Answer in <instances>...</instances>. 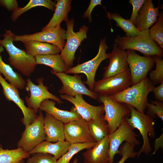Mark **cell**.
I'll use <instances>...</instances> for the list:
<instances>
[{
	"instance_id": "6da1fadb",
	"label": "cell",
	"mask_w": 163,
	"mask_h": 163,
	"mask_svg": "<svg viewBox=\"0 0 163 163\" xmlns=\"http://www.w3.org/2000/svg\"><path fill=\"white\" fill-rule=\"evenodd\" d=\"M15 34L10 30L5 29L4 38L0 39V45L6 50L11 66L24 76L29 77L34 71L37 64L34 57L26 51L20 49L14 44Z\"/></svg>"
},
{
	"instance_id": "7a4b0ae2",
	"label": "cell",
	"mask_w": 163,
	"mask_h": 163,
	"mask_svg": "<svg viewBox=\"0 0 163 163\" xmlns=\"http://www.w3.org/2000/svg\"><path fill=\"white\" fill-rule=\"evenodd\" d=\"M154 87L147 77L139 83L110 96L116 101L131 106L138 111L144 113L148 103V94L152 92Z\"/></svg>"
},
{
	"instance_id": "3957f363",
	"label": "cell",
	"mask_w": 163,
	"mask_h": 163,
	"mask_svg": "<svg viewBox=\"0 0 163 163\" xmlns=\"http://www.w3.org/2000/svg\"><path fill=\"white\" fill-rule=\"evenodd\" d=\"M114 42L119 48L123 50H136L146 56H157L161 58L163 56V50L150 37L149 29L142 31L141 34L134 37L117 35Z\"/></svg>"
},
{
	"instance_id": "277c9868",
	"label": "cell",
	"mask_w": 163,
	"mask_h": 163,
	"mask_svg": "<svg viewBox=\"0 0 163 163\" xmlns=\"http://www.w3.org/2000/svg\"><path fill=\"white\" fill-rule=\"evenodd\" d=\"M127 105L131 112L129 117L125 118L126 120L133 129H136L139 130L143 140V145L137 152V156L138 157L142 152L148 155L152 150L148 136L151 138L155 137L154 118L131 106Z\"/></svg>"
},
{
	"instance_id": "5b68a950",
	"label": "cell",
	"mask_w": 163,
	"mask_h": 163,
	"mask_svg": "<svg viewBox=\"0 0 163 163\" xmlns=\"http://www.w3.org/2000/svg\"><path fill=\"white\" fill-rule=\"evenodd\" d=\"M108 48L106 42V38L104 37L99 42L98 51L95 56L88 61L68 69L65 73L75 74L84 73L87 77L85 83L88 86L90 90L94 91L95 82V77L97 69L103 61L109 58L110 53H106Z\"/></svg>"
},
{
	"instance_id": "8992f818",
	"label": "cell",
	"mask_w": 163,
	"mask_h": 163,
	"mask_svg": "<svg viewBox=\"0 0 163 163\" xmlns=\"http://www.w3.org/2000/svg\"><path fill=\"white\" fill-rule=\"evenodd\" d=\"M74 20L72 18L66 22L67 26L66 42L60 54L68 69L73 65L75 55L82 42L87 37V32L88 27L83 25L79 29V31H73Z\"/></svg>"
},
{
	"instance_id": "52a82bcc",
	"label": "cell",
	"mask_w": 163,
	"mask_h": 163,
	"mask_svg": "<svg viewBox=\"0 0 163 163\" xmlns=\"http://www.w3.org/2000/svg\"><path fill=\"white\" fill-rule=\"evenodd\" d=\"M97 99L104 106V118L110 133L118 128L124 118L129 117L131 111L127 105L114 101L110 96L99 94Z\"/></svg>"
},
{
	"instance_id": "ba28073f",
	"label": "cell",
	"mask_w": 163,
	"mask_h": 163,
	"mask_svg": "<svg viewBox=\"0 0 163 163\" xmlns=\"http://www.w3.org/2000/svg\"><path fill=\"white\" fill-rule=\"evenodd\" d=\"M44 119L42 111L39 110L36 120L30 125L25 126L21 137L17 144L18 148H21L29 153L37 146L46 140Z\"/></svg>"
},
{
	"instance_id": "9c48e42d",
	"label": "cell",
	"mask_w": 163,
	"mask_h": 163,
	"mask_svg": "<svg viewBox=\"0 0 163 163\" xmlns=\"http://www.w3.org/2000/svg\"><path fill=\"white\" fill-rule=\"evenodd\" d=\"M132 85L129 68L114 76L95 82L94 91L107 96H111L120 92Z\"/></svg>"
},
{
	"instance_id": "30bf717a",
	"label": "cell",
	"mask_w": 163,
	"mask_h": 163,
	"mask_svg": "<svg viewBox=\"0 0 163 163\" xmlns=\"http://www.w3.org/2000/svg\"><path fill=\"white\" fill-rule=\"evenodd\" d=\"M139 136L127 123L125 118L121 124L114 131L108 135L109 143V162L113 163L116 154L120 155L119 148L123 142H126L135 145H138L139 140L137 137Z\"/></svg>"
},
{
	"instance_id": "8fae6325",
	"label": "cell",
	"mask_w": 163,
	"mask_h": 163,
	"mask_svg": "<svg viewBox=\"0 0 163 163\" xmlns=\"http://www.w3.org/2000/svg\"><path fill=\"white\" fill-rule=\"evenodd\" d=\"M127 60L130 73L132 85L136 84L145 78L153 67L155 61L153 56H142L135 51L127 50Z\"/></svg>"
},
{
	"instance_id": "7c38bea8",
	"label": "cell",
	"mask_w": 163,
	"mask_h": 163,
	"mask_svg": "<svg viewBox=\"0 0 163 163\" xmlns=\"http://www.w3.org/2000/svg\"><path fill=\"white\" fill-rule=\"evenodd\" d=\"M43 79L40 78L37 79L38 85L34 84L29 78L26 80L25 89L30 91V97L26 96L25 100L27 107L32 109L37 114V113L40 104L43 101L49 99L56 102L59 104L63 102L58 97L50 92L48 87L43 83Z\"/></svg>"
},
{
	"instance_id": "4fadbf2b",
	"label": "cell",
	"mask_w": 163,
	"mask_h": 163,
	"mask_svg": "<svg viewBox=\"0 0 163 163\" xmlns=\"http://www.w3.org/2000/svg\"><path fill=\"white\" fill-rule=\"evenodd\" d=\"M66 31L59 25L52 28L31 34L15 35L14 40L23 43L33 40L49 43L56 45L61 51L66 43Z\"/></svg>"
},
{
	"instance_id": "5bb4252c",
	"label": "cell",
	"mask_w": 163,
	"mask_h": 163,
	"mask_svg": "<svg viewBox=\"0 0 163 163\" xmlns=\"http://www.w3.org/2000/svg\"><path fill=\"white\" fill-rule=\"evenodd\" d=\"M51 72L58 77L62 83V87L58 91L59 94L72 97L81 94L94 99L98 98V94L91 91L86 87L82 80V76L77 74L71 75L64 72H55L52 70Z\"/></svg>"
},
{
	"instance_id": "9a60e30c",
	"label": "cell",
	"mask_w": 163,
	"mask_h": 163,
	"mask_svg": "<svg viewBox=\"0 0 163 163\" xmlns=\"http://www.w3.org/2000/svg\"><path fill=\"white\" fill-rule=\"evenodd\" d=\"M0 84L3 88V94L6 99L15 103L21 109L23 117L21 121L25 126L32 123L37 115L33 110L26 107L23 100L20 96L18 89L13 85L8 83L0 74Z\"/></svg>"
},
{
	"instance_id": "2e32d148",
	"label": "cell",
	"mask_w": 163,
	"mask_h": 163,
	"mask_svg": "<svg viewBox=\"0 0 163 163\" xmlns=\"http://www.w3.org/2000/svg\"><path fill=\"white\" fill-rule=\"evenodd\" d=\"M65 139L70 144L96 142L92 136L88 122L82 119L64 124Z\"/></svg>"
},
{
	"instance_id": "e0dca14e",
	"label": "cell",
	"mask_w": 163,
	"mask_h": 163,
	"mask_svg": "<svg viewBox=\"0 0 163 163\" xmlns=\"http://www.w3.org/2000/svg\"><path fill=\"white\" fill-rule=\"evenodd\" d=\"M82 95L77 94L74 97H72L61 94L60 97L62 99L73 104L82 119L87 122L103 115L104 110L103 104L98 106L91 105L85 101Z\"/></svg>"
},
{
	"instance_id": "ac0fdd59",
	"label": "cell",
	"mask_w": 163,
	"mask_h": 163,
	"mask_svg": "<svg viewBox=\"0 0 163 163\" xmlns=\"http://www.w3.org/2000/svg\"><path fill=\"white\" fill-rule=\"evenodd\" d=\"M159 3L157 7H155L152 0H145L133 23L139 31L149 29L156 22L160 13Z\"/></svg>"
},
{
	"instance_id": "d6986e66",
	"label": "cell",
	"mask_w": 163,
	"mask_h": 163,
	"mask_svg": "<svg viewBox=\"0 0 163 163\" xmlns=\"http://www.w3.org/2000/svg\"><path fill=\"white\" fill-rule=\"evenodd\" d=\"M108 59L109 63L107 66L104 68L103 78L114 76L129 68L126 50L120 49L114 43Z\"/></svg>"
},
{
	"instance_id": "ffe728a7",
	"label": "cell",
	"mask_w": 163,
	"mask_h": 163,
	"mask_svg": "<svg viewBox=\"0 0 163 163\" xmlns=\"http://www.w3.org/2000/svg\"><path fill=\"white\" fill-rule=\"evenodd\" d=\"M56 104L54 101L46 99L41 103L39 110L51 114L64 124L83 119L74 106L69 111L61 110L56 107Z\"/></svg>"
},
{
	"instance_id": "44dd1931",
	"label": "cell",
	"mask_w": 163,
	"mask_h": 163,
	"mask_svg": "<svg viewBox=\"0 0 163 163\" xmlns=\"http://www.w3.org/2000/svg\"><path fill=\"white\" fill-rule=\"evenodd\" d=\"M82 153L84 163H109L108 136Z\"/></svg>"
},
{
	"instance_id": "7402d4cb",
	"label": "cell",
	"mask_w": 163,
	"mask_h": 163,
	"mask_svg": "<svg viewBox=\"0 0 163 163\" xmlns=\"http://www.w3.org/2000/svg\"><path fill=\"white\" fill-rule=\"evenodd\" d=\"M44 126L46 141L55 143L65 140L64 124L47 113L44 117Z\"/></svg>"
},
{
	"instance_id": "603a6c76",
	"label": "cell",
	"mask_w": 163,
	"mask_h": 163,
	"mask_svg": "<svg viewBox=\"0 0 163 163\" xmlns=\"http://www.w3.org/2000/svg\"><path fill=\"white\" fill-rule=\"evenodd\" d=\"M71 144L66 141H60L52 143L43 141L33 149L29 154L32 155L37 153L50 154L57 159L61 157L68 150Z\"/></svg>"
},
{
	"instance_id": "cb8c5ba5",
	"label": "cell",
	"mask_w": 163,
	"mask_h": 163,
	"mask_svg": "<svg viewBox=\"0 0 163 163\" xmlns=\"http://www.w3.org/2000/svg\"><path fill=\"white\" fill-rule=\"evenodd\" d=\"M56 9L53 15L48 23L42 29L44 30L60 25L63 21L68 20V15L71 8V0H56Z\"/></svg>"
},
{
	"instance_id": "d4e9b609",
	"label": "cell",
	"mask_w": 163,
	"mask_h": 163,
	"mask_svg": "<svg viewBox=\"0 0 163 163\" xmlns=\"http://www.w3.org/2000/svg\"><path fill=\"white\" fill-rule=\"evenodd\" d=\"M25 51L31 55L37 56L59 54L60 49L55 45L36 41H29L23 43Z\"/></svg>"
},
{
	"instance_id": "484cf974",
	"label": "cell",
	"mask_w": 163,
	"mask_h": 163,
	"mask_svg": "<svg viewBox=\"0 0 163 163\" xmlns=\"http://www.w3.org/2000/svg\"><path fill=\"white\" fill-rule=\"evenodd\" d=\"M4 51V47L0 45V74L3 75L5 79L10 83L18 89H22L25 88L26 82L21 75L14 71L9 65L3 61L1 54Z\"/></svg>"
},
{
	"instance_id": "4316f807",
	"label": "cell",
	"mask_w": 163,
	"mask_h": 163,
	"mask_svg": "<svg viewBox=\"0 0 163 163\" xmlns=\"http://www.w3.org/2000/svg\"><path fill=\"white\" fill-rule=\"evenodd\" d=\"M88 123L90 133L96 142L108 136L110 133L104 115L91 120Z\"/></svg>"
},
{
	"instance_id": "83f0119b",
	"label": "cell",
	"mask_w": 163,
	"mask_h": 163,
	"mask_svg": "<svg viewBox=\"0 0 163 163\" xmlns=\"http://www.w3.org/2000/svg\"><path fill=\"white\" fill-rule=\"evenodd\" d=\"M35 58L37 65L42 64L49 66L55 72H65L68 69L60 54L38 56Z\"/></svg>"
},
{
	"instance_id": "f1b7e54d",
	"label": "cell",
	"mask_w": 163,
	"mask_h": 163,
	"mask_svg": "<svg viewBox=\"0 0 163 163\" xmlns=\"http://www.w3.org/2000/svg\"><path fill=\"white\" fill-rule=\"evenodd\" d=\"M30 155L21 148L9 150L0 147V163H24V159Z\"/></svg>"
},
{
	"instance_id": "f546056e",
	"label": "cell",
	"mask_w": 163,
	"mask_h": 163,
	"mask_svg": "<svg viewBox=\"0 0 163 163\" xmlns=\"http://www.w3.org/2000/svg\"><path fill=\"white\" fill-rule=\"evenodd\" d=\"M107 17L110 20L111 19L114 20L116 22L117 26L121 28L125 32L126 36L134 37L141 33L142 31H139L129 19L124 18L118 13L107 12Z\"/></svg>"
},
{
	"instance_id": "4dcf8cb0",
	"label": "cell",
	"mask_w": 163,
	"mask_h": 163,
	"mask_svg": "<svg viewBox=\"0 0 163 163\" xmlns=\"http://www.w3.org/2000/svg\"><path fill=\"white\" fill-rule=\"evenodd\" d=\"M56 3L51 0H30L25 6L20 7L12 12L11 18L14 21H16L23 14L31 9L38 6H43L54 11L56 9Z\"/></svg>"
},
{
	"instance_id": "1f68e13d",
	"label": "cell",
	"mask_w": 163,
	"mask_h": 163,
	"mask_svg": "<svg viewBox=\"0 0 163 163\" xmlns=\"http://www.w3.org/2000/svg\"><path fill=\"white\" fill-rule=\"evenodd\" d=\"M96 142L71 144L67 152L57 160L56 163H69L73 156L85 149L94 146Z\"/></svg>"
},
{
	"instance_id": "d6a6232c",
	"label": "cell",
	"mask_w": 163,
	"mask_h": 163,
	"mask_svg": "<svg viewBox=\"0 0 163 163\" xmlns=\"http://www.w3.org/2000/svg\"><path fill=\"white\" fill-rule=\"evenodd\" d=\"M149 35L151 38L159 46L163 49V12L159 13L158 19L154 26L149 29Z\"/></svg>"
},
{
	"instance_id": "836d02e7",
	"label": "cell",
	"mask_w": 163,
	"mask_h": 163,
	"mask_svg": "<svg viewBox=\"0 0 163 163\" xmlns=\"http://www.w3.org/2000/svg\"><path fill=\"white\" fill-rule=\"evenodd\" d=\"M156 64L155 69L149 73V79L153 84H160L163 82V60L162 58L153 56Z\"/></svg>"
},
{
	"instance_id": "e575fe53",
	"label": "cell",
	"mask_w": 163,
	"mask_h": 163,
	"mask_svg": "<svg viewBox=\"0 0 163 163\" xmlns=\"http://www.w3.org/2000/svg\"><path fill=\"white\" fill-rule=\"evenodd\" d=\"M147 114L153 118L156 117L163 120V102L155 100L148 103L147 106Z\"/></svg>"
},
{
	"instance_id": "d590c367",
	"label": "cell",
	"mask_w": 163,
	"mask_h": 163,
	"mask_svg": "<svg viewBox=\"0 0 163 163\" xmlns=\"http://www.w3.org/2000/svg\"><path fill=\"white\" fill-rule=\"evenodd\" d=\"M31 155L26 163H56L57 161L55 157L49 153H37Z\"/></svg>"
},
{
	"instance_id": "8d00e7d4",
	"label": "cell",
	"mask_w": 163,
	"mask_h": 163,
	"mask_svg": "<svg viewBox=\"0 0 163 163\" xmlns=\"http://www.w3.org/2000/svg\"><path fill=\"white\" fill-rule=\"evenodd\" d=\"M122 144L119 148L120 155L122 156L117 163H124L129 158H134L137 155V152L134 151L135 146L126 142Z\"/></svg>"
},
{
	"instance_id": "74e56055",
	"label": "cell",
	"mask_w": 163,
	"mask_h": 163,
	"mask_svg": "<svg viewBox=\"0 0 163 163\" xmlns=\"http://www.w3.org/2000/svg\"><path fill=\"white\" fill-rule=\"evenodd\" d=\"M145 0H129L133 6V10L129 20L133 24Z\"/></svg>"
},
{
	"instance_id": "f35d334b",
	"label": "cell",
	"mask_w": 163,
	"mask_h": 163,
	"mask_svg": "<svg viewBox=\"0 0 163 163\" xmlns=\"http://www.w3.org/2000/svg\"><path fill=\"white\" fill-rule=\"evenodd\" d=\"M0 6L5 8L8 11L13 12L19 7L16 0H0Z\"/></svg>"
},
{
	"instance_id": "ab89813d",
	"label": "cell",
	"mask_w": 163,
	"mask_h": 163,
	"mask_svg": "<svg viewBox=\"0 0 163 163\" xmlns=\"http://www.w3.org/2000/svg\"><path fill=\"white\" fill-rule=\"evenodd\" d=\"M101 0H91L89 6L83 15L84 18H87L89 23L92 22L91 13L94 7L97 5L102 6Z\"/></svg>"
},
{
	"instance_id": "60d3db41",
	"label": "cell",
	"mask_w": 163,
	"mask_h": 163,
	"mask_svg": "<svg viewBox=\"0 0 163 163\" xmlns=\"http://www.w3.org/2000/svg\"><path fill=\"white\" fill-rule=\"evenodd\" d=\"M152 92L156 100L163 102V82L158 87H154Z\"/></svg>"
},
{
	"instance_id": "b9f144b4",
	"label": "cell",
	"mask_w": 163,
	"mask_h": 163,
	"mask_svg": "<svg viewBox=\"0 0 163 163\" xmlns=\"http://www.w3.org/2000/svg\"><path fill=\"white\" fill-rule=\"evenodd\" d=\"M163 133L158 138L156 139L154 142V150L152 155L155 154L159 149L160 148L163 149Z\"/></svg>"
},
{
	"instance_id": "7bdbcfd3",
	"label": "cell",
	"mask_w": 163,
	"mask_h": 163,
	"mask_svg": "<svg viewBox=\"0 0 163 163\" xmlns=\"http://www.w3.org/2000/svg\"><path fill=\"white\" fill-rule=\"evenodd\" d=\"M78 160L77 158H75L73 161L72 163H78Z\"/></svg>"
},
{
	"instance_id": "ee69618b",
	"label": "cell",
	"mask_w": 163,
	"mask_h": 163,
	"mask_svg": "<svg viewBox=\"0 0 163 163\" xmlns=\"http://www.w3.org/2000/svg\"></svg>"
}]
</instances>
